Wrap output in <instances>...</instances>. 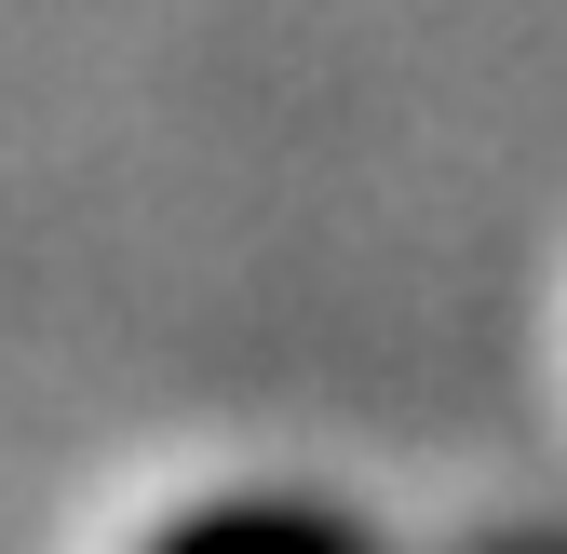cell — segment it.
<instances>
[{
  "mask_svg": "<svg viewBox=\"0 0 567 554\" xmlns=\"http://www.w3.org/2000/svg\"><path fill=\"white\" fill-rule=\"evenodd\" d=\"M95 554H379L324 488L284 473H203V488H150L135 514L95 527Z\"/></svg>",
  "mask_w": 567,
  "mask_h": 554,
  "instance_id": "1",
  "label": "cell"
}]
</instances>
